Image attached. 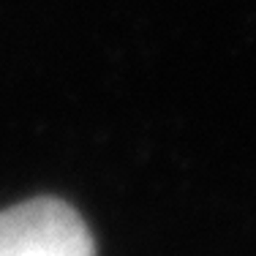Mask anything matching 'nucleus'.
I'll return each mask as SVG.
<instances>
[{
    "label": "nucleus",
    "mask_w": 256,
    "mask_h": 256,
    "mask_svg": "<svg viewBox=\"0 0 256 256\" xmlns=\"http://www.w3.org/2000/svg\"><path fill=\"white\" fill-rule=\"evenodd\" d=\"M0 256H96V242L71 204L38 196L0 212Z\"/></svg>",
    "instance_id": "f257e3e1"
}]
</instances>
